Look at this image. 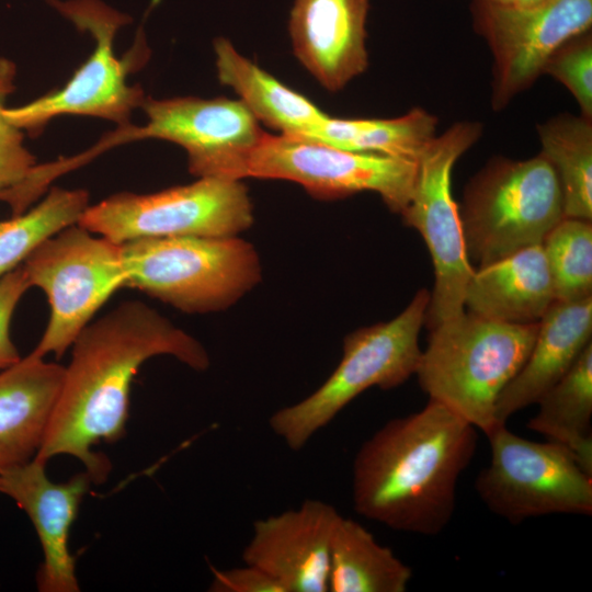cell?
Here are the masks:
<instances>
[{
    "mask_svg": "<svg viewBox=\"0 0 592 592\" xmlns=\"http://www.w3.org/2000/svg\"><path fill=\"white\" fill-rule=\"evenodd\" d=\"M15 76V65L0 56V183L3 190L23 181L36 164L34 156L24 145L23 132L11 124L4 114L5 101L14 90Z\"/></svg>",
    "mask_w": 592,
    "mask_h": 592,
    "instance_id": "f1b7e54d",
    "label": "cell"
},
{
    "mask_svg": "<svg viewBox=\"0 0 592 592\" xmlns=\"http://www.w3.org/2000/svg\"><path fill=\"white\" fill-rule=\"evenodd\" d=\"M2 190H3V186H2V184L0 183V192H1Z\"/></svg>",
    "mask_w": 592,
    "mask_h": 592,
    "instance_id": "836d02e7",
    "label": "cell"
},
{
    "mask_svg": "<svg viewBox=\"0 0 592 592\" xmlns=\"http://www.w3.org/2000/svg\"><path fill=\"white\" fill-rule=\"evenodd\" d=\"M417 167L413 160L344 150L297 135L264 133L246 158L239 178L293 181L322 200L372 191L390 210L401 214L411 197Z\"/></svg>",
    "mask_w": 592,
    "mask_h": 592,
    "instance_id": "7c38bea8",
    "label": "cell"
},
{
    "mask_svg": "<svg viewBox=\"0 0 592 592\" xmlns=\"http://www.w3.org/2000/svg\"><path fill=\"white\" fill-rule=\"evenodd\" d=\"M486 435L490 462L475 489L492 513L512 524L547 514H592V476L566 446L530 441L506 423Z\"/></svg>",
    "mask_w": 592,
    "mask_h": 592,
    "instance_id": "8fae6325",
    "label": "cell"
},
{
    "mask_svg": "<svg viewBox=\"0 0 592 592\" xmlns=\"http://www.w3.org/2000/svg\"><path fill=\"white\" fill-rule=\"evenodd\" d=\"M491 1L504 3V4H511V3H514L515 0H491Z\"/></svg>",
    "mask_w": 592,
    "mask_h": 592,
    "instance_id": "d6a6232c",
    "label": "cell"
},
{
    "mask_svg": "<svg viewBox=\"0 0 592 592\" xmlns=\"http://www.w3.org/2000/svg\"><path fill=\"white\" fill-rule=\"evenodd\" d=\"M82 32L94 39V48L70 80L56 91L48 92L18 107H7L8 121L22 132L39 134L54 117L64 114L88 115L129 124L132 112L145 98L139 86H129L127 77L145 64L148 55L139 37L127 55L114 53V38L119 27L130 22L100 0H46Z\"/></svg>",
    "mask_w": 592,
    "mask_h": 592,
    "instance_id": "52a82bcc",
    "label": "cell"
},
{
    "mask_svg": "<svg viewBox=\"0 0 592 592\" xmlns=\"http://www.w3.org/2000/svg\"><path fill=\"white\" fill-rule=\"evenodd\" d=\"M31 288L22 265L0 278V372L16 364L22 357L10 335L14 310Z\"/></svg>",
    "mask_w": 592,
    "mask_h": 592,
    "instance_id": "f546056e",
    "label": "cell"
},
{
    "mask_svg": "<svg viewBox=\"0 0 592 592\" xmlns=\"http://www.w3.org/2000/svg\"><path fill=\"white\" fill-rule=\"evenodd\" d=\"M429 301L430 293L422 288L396 318L349 333L333 373L304 400L274 412L269 420L272 431L299 451L364 390L391 389L415 374Z\"/></svg>",
    "mask_w": 592,
    "mask_h": 592,
    "instance_id": "5b68a950",
    "label": "cell"
},
{
    "mask_svg": "<svg viewBox=\"0 0 592 592\" xmlns=\"http://www.w3.org/2000/svg\"><path fill=\"white\" fill-rule=\"evenodd\" d=\"M21 265L30 286L41 288L50 307L32 351L41 357H61L106 300L125 287L121 244L79 224L44 241Z\"/></svg>",
    "mask_w": 592,
    "mask_h": 592,
    "instance_id": "ba28073f",
    "label": "cell"
},
{
    "mask_svg": "<svg viewBox=\"0 0 592 592\" xmlns=\"http://www.w3.org/2000/svg\"><path fill=\"white\" fill-rule=\"evenodd\" d=\"M543 0H515L513 4L517 7H531Z\"/></svg>",
    "mask_w": 592,
    "mask_h": 592,
    "instance_id": "1f68e13d",
    "label": "cell"
},
{
    "mask_svg": "<svg viewBox=\"0 0 592 592\" xmlns=\"http://www.w3.org/2000/svg\"><path fill=\"white\" fill-rule=\"evenodd\" d=\"M537 132L560 184L565 217L592 220V118L562 114Z\"/></svg>",
    "mask_w": 592,
    "mask_h": 592,
    "instance_id": "d4e9b609",
    "label": "cell"
},
{
    "mask_svg": "<svg viewBox=\"0 0 592 592\" xmlns=\"http://www.w3.org/2000/svg\"><path fill=\"white\" fill-rule=\"evenodd\" d=\"M92 483L86 470L55 482L46 474V463L36 458L7 470L0 478V494L26 513L42 546L43 561L36 574L41 592L80 591L69 536Z\"/></svg>",
    "mask_w": 592,
    "mask_h": 592,
    "instance_id": "2e32d148",
    "label": "cell"
},
{
    "mask_svg": "<svg viewBox=\"0 0 592 592\" xmlns=\"http://www.w3.org/2000/svg\"><path fill=\"white\" fill-rule=\"evenodd\" d=\"M542 248L557 301L592 296L591 220L563 217L544 238Z\"/></svg>",
    "mask_w": 592,
    "mask_h": 592,
    "instance_id": "4316f807",
    "label": "cell"
},
{
    "mask_svg": "<svg viewBox=\"0 0 592 592\" xmlns=\"http://www.w3.org/2000/svg\"><path fill=\"white\" fill-rule=\"evenodd\" d=\"M436 116L415 107L402 116L385 119H344L327 116L304 136L327 145L360 152H376L418 161L434 138Z\"/></svg>",
    "mask_w": 592,
    "mask_h": 592,
    "instance_id": "cb8c5ba5",
    "label": "cell"
},
{
    "mask_svg": "<svg viewBox=\"0 0 592 592\" xmlns=\"http://www.w3.org/2000/svg\"><path fill=\"white\" fill-rule=\"evenodd\" d=\"M88 207L86 190L54 187L36 206L0 220V278L20 266L44 241L78 224Z\"/></svg>",
    "mask_w": 592,
    "mask_h": 592,
    "instance_id": "484cf974",
    "label": "cell"
},
{
    "mask_svg": "<svg viewBox=\"0 0 592 592\" xmlns=\"http://www.w3.org/2000/svg\"><path fill=\"white\" fill-rule=\"evenodd\" d=\"M539 321L506 323L468 311L430 329L415 371L429 400L488 434L497 400L526 361Z\"/></svg>",
    "mask_w": 592,
    "mask_h": 592,
    "instance_id": "3957f363",
    "label": "cell"
},
{
    "mask_svg": "<svg viewBox=\"0 0 592 592\" xmlns=\"http://www.w3.org/2000/svg\"><path fill=\"white\" fill-rule=\"evenodd\" d=\"M118 244L143 238L229 237L253 224L241 180L203 177L149 194L122 192L89 206L79 223Z\"/></svg>",
    "mask_w": 592,
    "mask_h": 592,
    "instance_id": "30bf717a",
    "label": "cell"
},
{
    "mask_svg": "<svg viewBox=\"0 0 592 592\" xmlns=\"http://www.w3.org/2000/svg\"><path fill=\"white\" fill-rule=\"evenodd\" d=\"M481 132L480 123L462 121L434 136L418 158L411 197L400 214L422 236L434 266L435 283L424 320L428 329L465 311V289L475 270L452 194V170Z\"/></svg>",
    "mask_w": 592,
    "mask_h": 592,
    "instance_id": "9c48e42d",
    "label": "cell"
},
{
    "mask_svg": "<svg viewBox=\"0 0 592 592\" xmlns=\"http://www.w3.org/2000/svg\"><path fill=\"white\" fill-rule=\"evenodd\" d=\"M536 403L538 411L527 428L566 446L592 476V342Z\"/></svg>",
    "mask_w": 592,
    "mask_h": 592,
    "instance_id": "7402d4cb",
    "label": "cell"
},
{
    "mask_svg": "<svg viewBox=\"0 0 592 592\" xmlns=\"http://www.w3.org/2000/svg\"><path fill=\"white\" fill-rule=\"evenodd\" d=\"M459 215L468 258L479 267L542 244L565 217L557 174L542 153L497 157L466 185Z\"/></svg>",
    "mask_w": 592,
    "mask_h": 592,
    "instance_id": "8992f818",
    "label": "cell"
},
{
    "mask_svg": "<svg viewBox=\"0 0 592 592\" xmlns=\"http://www.w3.org/2000/svg\"><path fill=\"white\" fill-rule=\"evenodd\" d=\"M65 366L31 352L0 372V478L34 459L57 400Z\"/></svg>",
    "mask_w": 592,
    "mask_h": 592,
    "instance_id": "d6986e66",
    "label": "cell"
},
{
    "mask_svg": "<svg viewBox=\"0 0 592 592\" xmlns=\"http://www.w3.org/2000/svg\"><path fill=\"white\" fill-rule=\"evenodd\" d=\"M121 251L125 287L187 314L226 309L261 280L257 251L237 236L143 238Z\"/></svg>",
    "mask_w": 592,
    "mask_h": 592,
    "instance_id": "277c9868",
    "label": "cell"
},
{
    "mask_svg": "<svg viewBox=\"0 0 592 592\" xmlns=\"http://www.w3.org/2000/svg\"><path fill=\"white\" fill-rule=\"evenodd\" d=\"M591 342L592 296L576 301L555 300L539 320L526 361L497 400L496 422L506 423L514 413L536 403Z\"/></svg>",
    "mask_w": 592,
    "mask_h": 592,
    "instance_id": "ac0fdd59",
    "label": "cell"
},
{
    "mask_svg": "<svg viewBox=\"0 0 592 592\" xmlns=\"http://www.w3.org/2000/svg\"><path fill=\"white\" fill-rule=\"evenodd\" d=\"M157 355H171L195 371L209 366L208 353L195 338L141 301H125L90 322L71 345L35 458L47 464L56 456H71L93 483L104 482L111 463L93 447L125 435L133 379Z\"/></svg>",
    "mask_w": 592,
    "mask_h": 592,
    "instance_id": "6da1fadb",
    "label": "cell"
},
{
    "mask_svg": "<svg viewBox=\"0 0 592 592\" xmlns=\"http://www.w3.org/2000/svg\"><path fill=\"white\" fill-rule=\"evenodd\" d=\"M476 448L477 429L433 400L389 420L355 455V512L396 531L439 535L452 520L458 479Z\"/></svg>",
    "mask_w": 592,
    "mask_h": 592,
    "instance_id": "7a4b0ae2",
    "label": "cell"
},
{
    "mask_svg": "<svg viewBox=\"0 0 592 592\" xmlns=\"http://www.w3.org/2000/svg\"><path fill=\"white\" fill-rule=\"evenodd\" d=\"M471 12L493 55L494 110L527 89L551 54L592 24V0H543L531 7L474 0Z\"/></svg>",
    "mask_w": 592,
    "mask_h": 592,
    "instance_id": "5bb4252c",
    "label": "cell"
},
{
    "mask_svg": "<svg viewBox=\"0 0 592 592\" xmlns=\"http://www.w3.org/2000/svg\"><path fill=\"white\" fill-rule=\"evenodd\" d=\"M555 301L540 244L474 271L464 296L468 312L506 323L537 322Z\"/></svg>",
    "mask_w": 592,
    "mask_h": 592,
    "instance_id": "ffe728a7",
    "label": "cell"
},
{
    "mask_svg": "<svg viewBox=\"0 0 592 592\" xmlns=\"http://www.w3.org/2000/svg\"><path fill=\"white\" fill-rule=\"evenodd\" d=\"M212 572L213 592H284L271 576L252 565L227 570L212 568Z\"/></svg>",
    "mask_w": 592,
    "mask_h": 592,
    "instance_id": "4dcf8cb0",
    "label": "cell"
},
{
    "mask_svg": "<svg viewBox=\"0 0 592 592\" xmlns=\"http://www.w3.org/2000/svg\"><path fill=\"white\" fill-rule=\"evenodd\" d=\"M219 81L230 87L253 116L280 134L306 136L328 116L242 56L227 38L214 41Z\"/></svg>",
    "mask_w": 592,
    "mask_h": 592,
    "instance_id": "44dd1931",
    "label": "cell"
},
{
    "mask_svg": "<svg viewBox=\"0 0 592 592\" xmlns=\"http://www.w3.org/2000/svg\"><path fill=\"white\" fill-rule=\"evenodd\" d=\"M341 515L320 500L257 520L244 563L271 576L284 592H327L331 543Z\"/></svg>",
    "mask_w": 592,
    "mask_h": 592,
    "instance_id": "9a60e30c",
    "label": "cell"
},
{
    "mask_svg": "<svg viewBox=\"0 0 592 592\" xmlns=\"http://www.w3.org/2000/svg\"><path fill=\"white\" fill-rule=\"evenodd\" d=\"M412 569L358 522L341 516L330 553L329 591L405 592Z\"/></svg>",
    "mask_w": 592,
    "mask_h": 592,
    "instance_id": "603a6c76",
    "label": "cell"
},
{
    "mask_svg": "<svg viewBox=\"0 0 592 592\" xmlns=\"http://www.w3.org/2000/svg\"><path fill=\"white\" fill-rule=\"evenodd\" d=\"M368 0H295L288 30L294 54L328 91L343 89L368 65Z\"/></svg>",
    "mask_w": 592,
    "mask_h": 592,
    "instance_id": "e0dca14e",
    "label": "cell"
},
{
    "mask_svg": "<svg viewBox=\"0 0 592 592\" xmlns=\"http://www.w3.org/2000/svg\"><path fill=\"white\" fill-rule=\"evenodd\" d=\"M561 82L574 96L584 117L592 118V37L588 32L558 47L547 59L543 73Z\"/></svg>",
    "mask_w": 592,
    "mask_h": 592,
    "instance_id": "83f0119b",
    "label": "cell"
},
{
    "mask_svg": "<svg viewBox=\"0 0 592 592\" xmlns=\"http://www.w3.org/2000/svg\"><path fill=\"white\" fill-rule=\"evenodd\" d=\"M147 123L118 126L90 150L73 157L77 166L114 146L140 139H162L187 153L192 174L240 180L242 164L265 133L240 101L193 96L155 100L141 104Z\"/></svg>",
    "mask_w": 592,
    "mask_h": 592,
    "instance_id": "4fadbf2b",
    "label": "cell"
}]
</instances>
